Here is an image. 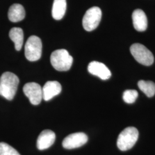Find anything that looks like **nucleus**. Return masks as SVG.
Instances as JSON below:
<instances>
[{"instance_id": "f257e3e1", "label": "nucleus", "mask_w": 155, "mask_h": 155, "mask_svg": "<svg viewBox=\"0 0 155 155\" xmlns=\"http://www.w3.org/2000/svg\"><path fill=\"white\" fill-rule=\"evenodd\" d=\"M19 79L15 74L5 72L0 77V95L11 101L16 93Z\"/></svg>"}, {"instance_id": "f03ea898", "label": "nucleus", "mask_w": 155, "mask_h": 155, "mask_svg": "<svg viewBox=\"0 0 155 155\" xmlns=\"http://www.w3.org/2000/svg\"><path fill=\"white\" fill-rule=\"evenodd\" d=\"M51 63L54 68L59 71H66L72 66L73 58L64 49L55 50L50 58Z\"/></svg>"}, {"instance_id": "7ed1b4c3", "label": "nucleus", "mask_w": 155, "mask_h": 155, "mask_svg": "<svg viewBox=\"0 0 155 155\" xmlns=\"http://www.w3.org/2000/svg\"><path fill=\"white\" fill-rule=\"evenodd\" d=\"M138 138L139 131L136 127H127L118 136L117 147L122 151L130 150L135 145Z\"/></svg>"}, {"instance_id": "20e7f679", "label": "nucleus", "mask_w": 155, "mask_h": 155, "mask_svg": "<svg viewBox=\"0 0 155 155\" xmlns=\"http://www.w3.org/2000/svg\"><path fill=\"white\" fill-rule=\"evenodd\" d=\"M42 54V43L36 36L28 38L25 45V55L28 61H36L40 59Z\"/></svg>"}, {"instance_id": "39448f33", "label": "nucleus", "mask_w": 155, "mask_h": 155, "mask_svg": "<svg viewBox=\"0 0 155 155\" xmlns=\"http://www.w3.org/2000/svg\"><path fill=\"white\" fill-rule=\"evenodd\" d=\"M130 52L139 63L149 66L154 61V56L152 53L146 47L139 43H136L130 47Z\"/></svg>"}, {"instance_id": "423d86ee", "label": "nucleus", "mask_w": 155, "mask_h": 155, "mask_svg": "<svg viewBox=\"0 0 155 155\" xmlns=\"http://www.w3.org/2000/svg\"><path fill=\"white\" fill-rule=\"evenodd\" d=\"M102 17V12L100 8L94 6L89 9L84 15L82 24L87 31H92L97 28Z\"/></svg>"}, {"instance_id": "0eeeda50", "label": "nucleus", "mask_w": 155, "mask_h": 155, "mask_svg": "<svg viewBox=\"0 0 155 155\" xmlns=\"http://www.w3.org/2000/svg\"><path fill=\"white\" fill-rule=\"evenodd\" d=\"M23 91L28 97L30 102L33 105L40 104L43 99L42 87L38 83L35 82L26 83L23 87Z\"/></svg>"}, {"instance_id": "6e6552de", "label": "nucleus", "mask_w": 155, "mask_h": 155, "mask_svg": "<svg viewBox=\"0 0 155 155\" xmlns=\"http://www.w3.org/2000/svg\"><path fill=\"white\" fill-rule=\"evenodd\" d=\"M88 141V137L82 132L72 133L67 136L63 141V147L68 150L77 148L83 146Z\"/></svg>"}, {"instance_id": "1a4fd4ad", "label": "nucleus", "mask_w": 155, "mask_h": 155, "mask_svg": "<svg viewBox=\"0 0 155 155\" xmlns=\"http://www.w3.org/2000/svg\"><path fill=\"white\" fill-rule=\"evenodd\" d=\"M89 72L102 80L109 79L111 76L109 69L104 63L99 61H91L88 66Z\"/></svg>"}, {"instance_id": "9d476101", "label": "nucleus", "mask_w": 155, "mask_h": 155, "mask_svg": "<svg viewBox=\"0 0 155 155\" xmlns=\"http://www.w3.org/2000/svg\"><path fill=\"white\" fill-rule=\"evenodd\" d=\"M56 135L55 133L49 129L42 131L37 140V147L39 150L48 149L55 142Z\"/></svg>"}, {"instance_id": "9b49d317", "label": "nucleus", "mask_w": 155, "mask_h": 155, "mask_svg": "<svg viewBox=\"0 0 155 155\" xmlns=\"http://www.w3.org/2000/svg\"><path fill=\"white\" fill-rule=\"evenodd\" d=\"M42 90L43 99L48 101L61 93V86L58 81H48L45 83Z\"/></svg>"}, {"instance_id": "f8f14e48", "label": "nucleus", "mask_w": 155, "mask_h": 155, "mask_svg": "<svg viewBox=\"0 0 155 155\" xmlns=\"http://www.w3.org/2000/svg\"><path fill=\"white\" fill-rule=\"evenodd\" d=\"M133 26L139 32L145 31L148 26L147 17L143 11L136 9L132 14Z\"/></svg>"}, {"instance_id": "ddd939ff", "label": "nucleus", "mask_w": 155, "mask_h": 155, "mask_svg": "<svg viewBox=\"0 0 155 155\" xmlns=\"http://www.w3.org/2000/svg\"><path fill=\"white\" fill-rule=\"evenodd\" d=\"M25 16V11L24 7L18 4H15L9 8L8 18L13 22H17L22 20Z\"/></svg>"}, {"instance_id": "4468645a", "label": "nucleus", "mask_w": 155, "mask_h": 155, "mask_svg": "<svg viewBox=\"0 0 155 155\" xmlns=\"http://www.w3.org/2000/svg\"><path fill=\"white\" fill-rule=\"evenodd\" d=\"M66 0H54L52 15L54 19L59 20L63 18L66 11Z\"/></svg>"}, {"instance_id": "2eb2a0df", "label": "nucleus", "mask_w": 155, "mask_h": 155, "mask_svg": "<svg viewBox=\"0 0 155 155\" xmlns=\"http://www.w3.org/2000/svg\"><path fill=\"white\" fill-rule=\"evenodd\" d=\"M9 38L15 43V49L20 51L22 48L24 41V33L20 28H12L9 32Z\"/></svg>"}, {"instance_id": "dca6fc26", "label": "nucleus", "mask_w": 155, "mask_h": 155, "mask_svg": "<svg viewBox=\"0 0 155 155\" xmlns=\"http://www.w3.org/2000/svg\"><path fill=\"white\" fill-rule=\"evenodd\" d=\"M138 86L148 97H152L155 94V83L152 81H140Z\"/></svg>"}, {"instance_id": "f3484780", "label": "nucleus", "mask_w": 155, "mask_h": 155, "mask_svg": "<svg viewBox=\"0 0 155 155\" xmlns=\"http://www.w3.org/2000/svg\"><path fill=\"white\" fill-rule=\"evenodd\" d=\"M137 97L138 92L135 90H127L123 94V100L127 104H133Z\"/></svg>"}, {"instance_id": "a211bd4d", "label": "nucleus", "mask_w": 155, "mask_h": 155, "mask_svg": "<svg viewBox=\"0 0 155 155\" xmlns=\"http://www.w3.org/2000/svg\"><path fill=\"white\" fill-rule=\"evenodd\" d=\"M0 155H20V154L9 144L0 143Z\"/></svg>"}]
</instances>
